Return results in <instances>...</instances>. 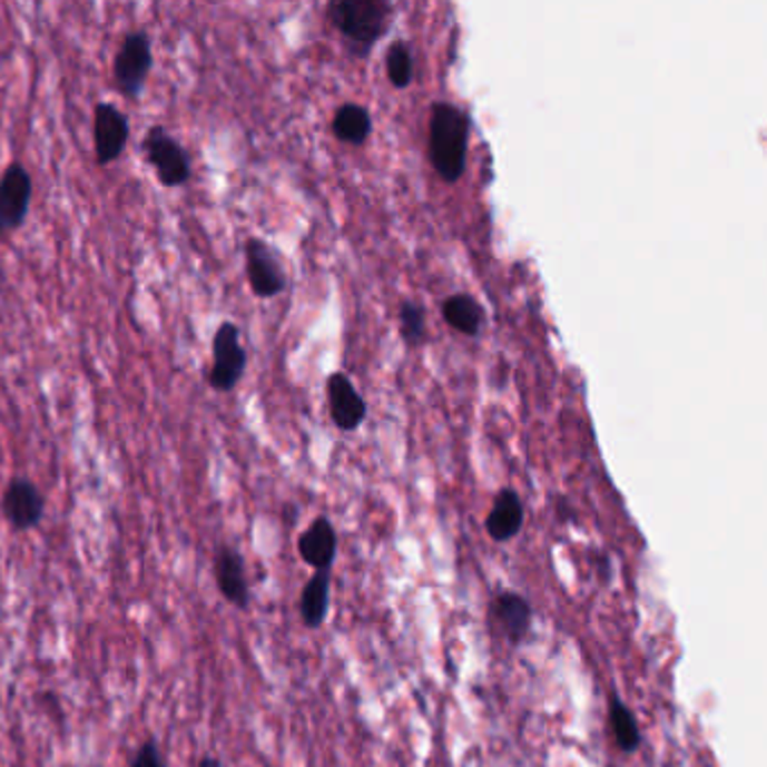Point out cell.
I'll use <instances>...</instances> for the list:
<instances>
[{
  "instance_id": "obj_21",
  "label": "cell",
  "mask_w": 767,
  "mask_h": 767,
  "mask_svg": "<svg viewBox=\"0 0 767 767\" xmlns=\"http://www.w3.org/2000/svg\"><path fill=\"white\" fill-rule=\"evenodd\" d=\"M131 767H167L156 740H145L131 760Z\"/></svg>"
},
{
  "instance_id": "obj_12",
  "label": "cell",
  "mask_w": 767,
  "mask_h": 767,
  "mask_svg": "<svg viewBox=\"0 0 767 767\" xmlns=\"http://www.w3.org/2000/svg\"><path fill=\"white\" fill-rule=\"evenodd\" d=\"M299 559L313 570H334L338 557V533L332 520L315 518L297 538Z\"/></svg>"
},
{
  "instance_id": "obj_4",
  "label": "cell",
  "mask_w": 767,
  "mask_h": 767,
  "mask_svg": "<svg viewBox=\"0 0 767 767\" xmlns=\"http://www.w3.org/2000/svg\"><path fill=\"white\" fill-rule=\"evenodd\" d=\"M248 367V352L242 345V328L224 319L212 338V367L207 383L218 394H230L244 378Z\"/></svg>"
},
{
  "instance_id": "obj_9",
  "label": "cell",
  "mask_w": 767,
  "mask_h": 767,
  "mask_svg": "<svg viewBox=\"0 0 767 767\" xmlns=\"http://www.w3.org/2000/svg\"><path fill=\"white\" fill-rule=\"evenodd\" d=\"M0 511L17 531H30L43 520L46 498L32 480L14 478L0 498Z\"/></svg>"
},
{
  "instance_id": "obj_11",
  "label": "cell",
  "mask_w": 767,
  "mask_h": 767,
  "mask_svg": "<svg viewBox=\"0 0 767 767\" xmlns=\"http://www.w3.org/2000/svg\"><path fill=\"white\" fill-rule=\"evenodd\" d=\"M214 581L222 597L239 610L250 606V586L246 577V561L235 547H218L214 557Z\"/></svg>"
},
{
  "instance_id": "obj_7",
  "label": "cell",
  "mask_w": 767,
  "mask_h": 767,
  "mask_svg": "<svg viewBox=\"0 0 767 767\" xmlns=\"http://www.w3.org/2000/svg\"><path fill=\"white\" fill-rule=\"evenodd\" d=\"M244 257L246 277L255 297L271 299L286 291L288 277L279 253L271 244H266L259 237H248L244 244Z\"/></svg>"
},
{
  "instance_id": "obj_5",
  "label": "cell",
  "mask_w": 767,
  "mask_h": 767,
  "mask_svg": "<svg viewBox=\"0 0 767 767\" xmlns=\"http://www.w3.org/2000/svg\"><path fill=\"white\" fill-rule=\"evenodd\" d=\"M145 163L165 189H176L191 178V156L163 125H154L142 138Z\"/></svg>"
},
{
  "instance_id": "obj_10",
  "label": "cell",
  "mask_w": 767,
  "mask_h": 767,
  "mask_svg": "<svg viewBox=\"0 0 767 767\" xmlns=\"http://www.w3.org/2000/svg\"><path fill=\"white\" fill-rule=\"evenodd\" d=\"M489 619L502 639L518 646V643H522V639H527V635L531 630L533 608L522 594L507 590V592H500L491 601Z\"/></svg>"
},
{
  "instance_id": "obj_15",
  "label": "cell",
  "mask_w": 767,
  "mask_h": 767,
  "mask_svg": "<svg viewBox=\"0 0 767 767\" xmlns=\"http://www.w3.org/2000/svg\"><path fill=\"white\" fill-rule=\"evenodd\" d=\"M332 606V570H313L299 597V614L306 628L317 630Z\"/></svg>"
},
{
  "instance_id": "obj_20",
  "label": "cell",
  "mask_w": 767,
  "mask_h": 767,
  "mask_svg": "<svg viewBox=\"0 0 767 767\" xmlns=\"http://www.w3.org/2000/svg\"><path fill=\"white\" fill-rule=\"evenodd\" d=\"M401 336L410 347H416L425 338V308L419 302H403L399 311Z\"/></svg>"
},
{
  "instance_id": "obj_18",
  "label": "cell",
  "mask_w": 767,
  "mask_h": 767,
  "mask_svg": "<svg viewBox=\"0 0 767 767\" xmlns=\"http://www.w3.org/2000/svg\"><path fill=\"white\" fill-rule=\"evenodd\" d=\"M608 718H610V729H612L617 747L623 754H635L641 745V729L630 707L614 694L610 696V702H608Z\"/></svg>"
},
{
  "instance_id": "obj_16",
  "label": "cell",
  "mask_w": 767,
  "mask_h": 767,
  "mask_svg": "<svg viewBox=\"0 0 767 767\" xmlns=\"http://www.w3.org/2000/svg\"><path fill=\"white\" fill-rule=\"evenodd\" d=\"M442 315L455 328V332H460L464 336L475 338L482 332L484 308L475 297H471L466 293L451 295L449 299H444Z\"/></svg>"
},
{
  "instance_id": "obj_3",
  "label": "cell",
  "mask_w": 767,
  "mask_h": 767,
  "mask_svg": "<svg viewBox=\"0 0 767 767\" xmlns=\"http://www.w3.org/2000/svg\"><path fill=\"white\" fill-rule=\"evenodd\" d=\"M154 70V41L147 30H131L125 35L114 59V86L118 95L138 101L145 95L149 75Z\"/></svg>"
},
{
  "instance_id": "obj_22",
  "label": "cell",
  "mask_w": 767,
  "mask_h": 767,
  "mask_svg": "<svg viewBox=\"0 0 767 767\" xmlns=\"http://www.w3.org/2000/svg\"><path fill=\"white\" fill-rule=\"evenodd\" d=\"M198 767H224V765H222V760L214 758V756H203Z\"/></svg>"
},
{
  "instance_id": "obj_19",
  "label": "cell",
  "mask_w": 767,
  "mask_h": 767,
  "mask_svg": "<svg viewBox=\"0 0 767 767\" xmlns=\"http://www.w3.org/2000/svg\"><path fill=\"white\" fill-rule=\"evenodd\" d=\"M385 70H387V79L394 88L403 90L412 83L414 79V57L410 52V48L403 41H396L387 48L385 55Z\"/></svg>"
},
{
  "instance_id": "obj_17",
  "label": "cell",
  "mask_w": 767,
  "mask_h": 767,
  "mask_svg": "<svg viewBox=\"0 0 767 767\" xmlns=\"http://www.w3.org/2000/svg\"><path fill=\"white\" fill-rule=\"evenodd\" d=\"M332 131L341 142L358 147L372 136V116L361 104H343L332 120Z\"/></svg>"
},
{
  "instance_id": "obj_6",
  "label": "cell",
  "mask_w": 767,
  "mask_h": 767,
  "mask_svg": "<svg viewBox=\"0 0 767 767\" xmlns=\"http://www.w3.org/2000/svg\"><path fill=\"white\" fill-rule=\"evenodd\" d=\"M131 140L129 116L114 101H97L92 108V145L95 163L108 167L118 163Z\"/></svg>"
},
{
  "instance_id": "obj_8",
  "label": "cell",
  "mask_w": 767,
  "mask_h": 767,
  "mask_svg": "<svg viewBox=\"0 0 767 767\" xmlns=\"http://www.w3.org/2000/svg\"><path fill=\"white\" fill-rule=\"evenodd\" d=\"M35 183L21 163H12L0 176V242L26 226Z\"/></svg>"
},
{
  "instance_id": "obj_2",
  "label": "cell",
  "mask_w": 767,
  "mask_h": 767,
  "mask_svg": "<svg viewBox=\"0 0 767 767\" xmlns=\"http://www.w3.org/2000/svg\"><path fill=\"white\" fill-rule=\"evenodd\" d=\"M392 8L385 0H332L326 17L332 26L354 46L372 48L387 30Z\"/></svg>"
},
{
  "instance_id": "obj_13",
  "label": "cell",
  "mask_w": 767,
  "mask_h": 767,
  "mask_svg": "<svg viewBox=\"0 0 767 767\" xmlns=\"http://www.w3.org/2000/svg\"><path fill=\"white\" fill-rule=\"evenodd\" d=\"M326 396H328V412L332 421L343 432H354L367 416V405L354 383L343 372H334L326 381Z\"/></svg>"
},
{
  "instance_id": "obj_14",
  "label": "cell",
  "mask_w": 767,
  "mask_h": 767,
  "mask_svg": "<svg viewBox=\"0 0 767 767\" xmlns=\"http://www.w3.org/2000/svg\"><path fill=\"white\" fill-rule=\"evenodd\" d=\"M524 524V504L513 489H502L486 515V533L495 542L513 540Z\"/></svg>"
},
{
  "instance_id": "obj_1",
  "label": "cell",
  "mask_w": 767,
  "mask_h": 767,
  "mask_svg": "<svg viewBox=\"0 0 767 767\" xmlns=\"http://www.w3.org/2000/svg\"><path fill=\"white\" fill-rule=\"evenodd\" d=\"M471 120L464 108L434 101L427 127V158L444 183L455 185L466 171Z\"/></svg>"
}]
</instances>
